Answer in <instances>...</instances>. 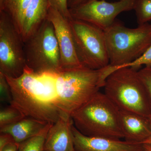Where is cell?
I'll return each instance as SVG.
<instances>
[{"mask_svg": "<svg viewBox=\"0 0 151 151\" xmlns=\"http://www.w3.org/2000/svg\"><path fill=\"white\" fill-rule=\"evenodd\" d=\"M138 70L124 67L114 71L106 79L104 93L120 111L149 118L150 104Z\"/></svg>", "mask_w": 151, "mask_h": 151, "instance_id": "obj_5", "label": "cell"}, {"mask_svg": "<svg viewBox=\"0 0 151 151\" xmlns=\"http://www.w3.org/2000/svg\"><path fill=\"white\" fill-rule=\"evenodd\" d=\"M135 1L120 0L109 2L105 0H90L69 9V12L72 18L86 22L105 31L113 24L118 15L134 9Z\"/></svg>", "mask_w": 151, "mask_h": 151, "instance_id": "obj_9", "label": "cell"}, {"mask_svg": "<svg viewBox=\"0 0 151 151\" xmlns=\"http://www.w3.org/2000/svg\"><path fill=\"white\" fill-rule=\"evenodd\" d=\"M50 123L29 117H25L15 124L0 128V133L12 135L17 144L40 133Z\"/></svg>", "mask_w": 151, "mask_h": 151, "instance_id": "obj_15", "label": "cell"}, {"mask_svg": "<svg viewBox=\"0 0 151 151\" xmlns=\"http://www.w3.org/2000/svg\"><path fill=\"white\" fill-rule=\"evenodd\" d=\"M149 119H150V121L151 123V116H150V117H149Z\"/></svg>", "mask_w": 151, "mask_h": 151, "instance_id": "obj_29", "label": "cell"}, {"mask_svg": "<svg viewBox=\"0 0 151 151\" xmlns=\"http://www.w3.org/2000/svg\"><path fill=\"white\" fill-rule=\"evenodd\" d=\"M70 116H61L49 129L44 144L46 151H74Z\"/></svg>", "mask_w": 151, "mask_h": 151, "instance_id": "obj_12", "label": "cell"}, {"mask_svg": "<svg viewBox=\"0 0 151 151\" xmlns=\"http://www.w3.org/2000/svg\"><path fill=\"white\" fill-rule=\"evenodd\" d=\"M25 117L20 111L10 105L0 111V128L15 124Z\"/></svg>", "mask_w": 151, "mask_h": 151, "instance_id": "obj_19", "label": "cell"}, {"mask_svg": "<svg viewBox=\"0 0 151 151\" xmlns=\"http://www.w3.org/2000/svg\"><path fill=\"white\" fill-rule=\"evenodd\" d=\"M138 24L151 20V0H135L134 9Z\"/></svg>", "mask_w": 151, "mask_h": 151, "instance_id": "obj_18", "label": "cell"}, {"mask_svg": "<svg viewBox=\"0 0 151 151\" xmlns=\"http://www.w3.org/2000/svg\"><path fill=\"white\" fill-rule=\"evenodd\" d=\"M76 151H143L142 144L118 139L85 136L72 126Z\"/></svg>", "mask_w": 151, "mask_h": 151, "instance_id": "obj_11", "label": "cell"}, {"mask_svg": "<svg viewBox=\"0 0 151 151\" xmlns=\"http://www.w3.org/2000/svg\"><path fill=\"white\" fill-rule=\"evenodd\" d=\"M110 64L125 67L142 56L151 45V24L129 28L118 20L105 31Z\"/></svg>", "mask_w": 151, "mask_h": 151, "instance_id": "obj_4", "label": "cell"}, {"mask_svg": "<svg viewBox=\"0 0 151 151\" xmlns=\"http://www.w3.org/2000/svg\"><path fill=\"white\" fill-rule=\"evenodd\" d=\"M143 151H151V144L144 143L142 144Z\"/></svg>", "mask_w": 151, "mask_h": 151, "instance_id": "obj_27", "label": "cell"}, {"mask_svg": "<svg viewBox=\"0 0 151 151\" xmlns=\"http://www.w3.org/2000/svg\"><path fill=\"white\" fill-rule=\"evenodd\" d=\"M119 121L125 141L143 144L151 137V123L149 118L120 110Z\"/></svg>", "mask_w": 151, "mask_h": 151, "instance_id": "obj_13", "label": "cell"}, {"mask_svg": "<svg viewBox=\"0 0 151 151\" xmlns=\"http://www.w3.org/2000/svg\"><path fill=\"white\" fill-rule=\"evenodd\" d=\"M142 65H145V67H151V45L142 56L125 67H131L138 70Z\"/></svg>", "mask_w": 151, "mask_h": 151, "instance_id": "obj_22", "label": "cell"}, {"mask_svg": "<svg viewBox=\"0 0 151 151\" xmlns=\"http://www.w3.org/2000/svg\"><path fill=\"white\" fill-rule=\"evenodd\" d=\"M52 125L48 124L38 134L19 144L17 151H44L45 138Z\"/></svg>", "mask_w": 151, "mask_h": 151, "instance_id": "obj_17", "label": "cell"}, {"mask_svg": "<svg viewBox=\"0 0 151 151\" xmlns=\"http://www.w3.org/2000/svg\"><path fill=\"white\" fill-rule=\"evenodd\" d=\"M138 74L145 88L151 107V67H145L138 70Z\"/></svg>", "mask_w": 151, "mask_h": 151, "instance_id": "obj_20", "label": "cell"}, {"mask_svg": "<svg viewBox=\"0 0 151 151\" xmlns=\"http://www.w3.org/2000/svg\"><path fill=\"white\" fill-rule=\"evenodd\" d=\"M117 69L109 64L98 70L82 66L58 73L56 105L61 116H70L104 87L108 76Z\"/></svg>", "mask_w": 151, "mask_h": 151, "instance_id": "obj_2", "label": "cell"}, {"mask_svg": "<svg viewBox=\"0 0 151 151\" xmlns=\"http://www.w3.org/2000/svg\"><path fill=\"white\" fill-rule=\"evenodd\" d=\"M48 0H32L22 20L20 35L24 42L39 28L47 19Z\"/></svg>", "mask_w": 151, "mask_h": 151, "instance_id": "obj_14", "label": "cell"}, {"mask_svg": "<svg viewBox=\"0 0 151 151\" xmlns=\"http://www.w3.org/2000/svg\"><path fill=\"white\" fill-rule=\"evenodd\" d=\"M120 110L105 93L97 92L70 115L73 125L89 137L124 139L119 121Z\"/></svg>", "mask_w": 151, "mask_h": 151, "instance_id": "obj_3", "label": "cell"}, {"mask_svg": "<svg viewBox=\"0 0 151 151\" xmlns=\"http://www.w3.org/2000/svg\"><path fill=\"white\" fill-rule=\"evenodd\" d=\"M24 51L27 65L35 73H58L62 70L54 27L47 19L24 42Z\"/></svg>", "mask_w": 151, "mask_h": 151, "instance_id": "obj_6", "label": "cell"}, {"mask_svg": "<svg viewBox=\"0 0 151 151\" xmlns=\"http://www.w3.org/2000/svg\"><path fill=\"white\" fill-rule=\"evenodd\" d=\"M44 151H45V150H44Z\"/></svg>", "mask_w": 151, "mask_h": 151, "instance_id": "obj_30", "label": "cell"}, {"mask_svg": "<svg viewBox=\"0 0 151 151\" xmlns=\"http://www.w3.org/2000/svg\"><path fill=\"white\" fill-rule=\"evenodd\" d=\"M18 146L19 144L16 142L10 143L4 147L0 151H17Z\"/></svg>", "mask_w": 151, "mask_h": 151, "instance_id": "obj_26", "label": "cell"}, {"mask_svg": "<svg viewBox=\"0 0 151 151\" xmlns=\"http://www.w3.org/2000/svg\"><path fill=\"white\" fill-rule=\"evenodd\" d=\"M31 1L0 0V12L8 15L20 34L23 17Z\"/></svg>", "mask_w": 151, "mask_h": 151, "instance_id": "obj_16", "label": "cell"}, {"mask_svg": "<svg viewBox=\"0 0 151 151\" xmlns=\"http://www.w3.org/2000/svg\"><path fill=\"white\" fill-rule=\"evenodd\" d=\"M76 52L84 66L102 69L110 64L105 31L83 21L69 19Z\"/></svg>", "mask_w": 151, "mask_h": 151, "instance_id": "obj_7", "label": "cell"}, {"mask_svg": "<svg viewBox=\"0 0 151 151\" xmlns=\"http://www.w3.org/2000/svg\"><path fill=\"white\" fill-rule=\"evenodd\" d=\"M10 87L4 74L0 72V99L1 102L10 104L12 101Z\"/></svg>", "mask_w": 151, "mask_h": 151, "instance_id": "obj_21", "label": "cell"}, {"mask_svg": "<svg viewBox=\"0 0 151 151\" xmlns=\"http://www.w3.org/2000/svg\"><path fill=\"white\" fill-rule=\"evenodd\" d=\"M58 73H37L26 66L17 78L5 76L12 92L10 105L26 117L54 124L61 116L56 105Z\"/></svg>", "mask_w": 151, "mask_h": 151, "instance_id": "obj_1", "label": "cell"}, {"mask_svg": "<svg viewBox=\"0 0 151 151\" xmlns=\"http://www.w3.org/2000/svg\"><path fill=\"white\" fill-rule=\"evenodd\" d=\"M50 6L58 11L65 18L72 19L68 8V0H48Z\"/></svg>", "mask_w": 151, "mask_h": 151, "instance_id": "obj_23", "label": "cell"}, {"mask_svg": "<svg viewBox=\"0 0 151 151\" xmlns=\"http://www.w3.org/2000/svg\"><path fill=\"white\" fill-rule=\"evenodd\" d=\"M76 151L75 150V151Z\"/></svg>", "mask_w": 151, "mask_h": 151, "instance_id": "obj_31", "label": "cell"}, {"mask_svg": "<svg viewBox=\"0 0 151 151\" xmlns=\"http://www.w3.org/2000/svg\"><path fill=\"white\" fill-rule=\"evenodd\" d=\"M47 19L54 27L60 52L62 70L84 66L76 52L69 19L50 5Z\"/></svg>", "mask_w": 151, "mask_h": 151, "instance_id": "obj_10", "label": "cell"}, {"mask_svg": "<svg viewBox=\"0 0 151 151\" xmlns=\"http://www.w3.org/2000/svg\"><path fill=\"white\" fill-rule=\"evenodd\" d=\"M144 143H148V144H151V137L150 138H149ZM143 143V144H144Z\"/></svg>", "mask_w": 151, "mask_h": 151, "instance_id": "obj_28", "label": "cell"}, {"mask_svg": "<svg viewBox=\"0 0 151 151\" xmlns=\"http://www.w3.org/2000/svg\"><path fill=\"white\" fill-rule=\"evenodd\" d=\"M90 0H68V8L72 9L76 7L85 4Z\"/></svg>", "mask_w": 151, "mask_h": 151, "instance_id": "obj_25", "label": "cell"}, {"mask_svg": "<svg viewBox=\"0 0 151 151\" xmlns=\"http://www.w3.org/2000/svg\"><path fill=\"white\" fill-rule=\"evenodd\" d=\"M27 66L24 42L8 15L0 12V72L17 78Z\"/></svg>", "mask_w": 151, "mask_h": 151, "instance_id": "obj_8", "label": "cell"}, {"mask_svg": "<svg viewBox=\"0 0 151 151\" xmlns=\"http://www.w3.org/2000/svg\"><path fill=\"white\" fill-rule=\"evenodd\" d=\"M16 142L12 135L8 133H1L0 134V150L10 143Z\"/></svg>", "mask_w": 151, "mask_h": 151, "instance_id": "obj_24", "label": "cell"}]
</instances>
